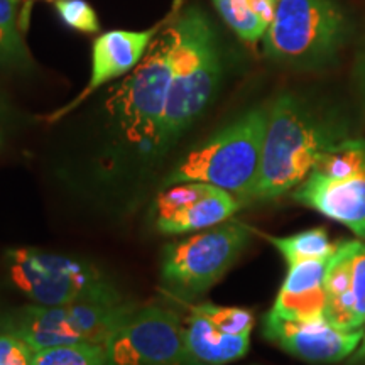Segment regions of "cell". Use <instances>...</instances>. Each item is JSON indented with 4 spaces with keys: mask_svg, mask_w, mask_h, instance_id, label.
Returning <instances> with one entry per match:
<instances>
[{
    "mask_svg": "<svg viewBox=\"0 0 365 365\" xmlns=\"http://www.w3.org/2000/svg\"><path fill=\"white\" fill-rule=\"evenodd\" d=\"M345 137L340 124L319 115L304 100L291 93L277 97L269 107L252 202H269L293 191L319 158Z\"/></svg>",
    "mask_w": 365,
    "mask_h": 365,
    "instance_id": "6da1fadb",
    "label": "cell"
},
{
    "mask_svg": "<svg viewBox=\"0 0 365 365\" xmlns=\"http://www.w3.org/2000/svg\"><path fill=\"white\" fill-rule=\"evenodd\" d=\"M173 76L163 122L164 153L203 115L222 81V59L215 29L203 9L186 7L173 17Z\"/></svg>",
    "mask_w": 365,
    "mask_h": 365,
    "instance_id": "7a4b0ae2",
    "label": "cell"
},
{
    "mask_svg": "<svg viewBox=\"0 0 365 365\" xmlns=\"http://www.w3.org/2000/svg\"><path fill=\"white\" fill-rule=\"evenodd\" d=\"M267 113L269 108H250L213 134L173 168L164 178V188L176 182L202 181L235 195L242 203L252 202L261 170Z\"/></svg>",
    "mask_w": 365,
    "mask_h": 365,
    "instance_id": "3957f363",
    "label": "cell"
},
{
    "mask_svg": "<svg viewBox=\"0 0 365 365\" xmlns=\"http://www.w3.org/2000/svg\"><path fill=\"white\" fill-rule=\"evenodd\" d=\"M113 286L59 307L27 304L7 312L4 331L21 336L34 352L56 345H105L130 309Z\"/></svg>",
    "mask_w": 365,
    "mask_h": 365,
    "instance_id": "277c9868",
    "label": "cell"
},
{
    "mask_svg": "<svg viewBox=\"0 0 365 365\" xmlns=\"http://www.w3.org/2000/svg\"><path fill=\"white\" fill-rule=\"evenodd\" d=\"M349 24L333 0H277L264 54L282 65H325L345 43Z\"/></svg>",
    "mask_w": 365,
    "mask_h": 365,
    "instance_id": "5b68a950",
    "label": "cell"
},
{
    "mask_svg": "<svg viewBox=\"0 0 365 365\" xmlns=\"http://www.w3.org/2000/svg\"><path fill=\"white\" fill-rule=\"evenodd\" d=\"M173 43L168 24L110 100L113 115L127 139L150 153H161L163 122L173 76Z\"/></svg>",
    "mask_w": 365,
    "mask_h": 365,
    "instance_id": "8992f818",
    "label": "cell"
},
{
    "mask_svg": "<svg viewBox=\"0 0 365 365\" xmlns=\"http://www.w3.org/2000/svg\"><path fill=\"white\" fill-rule=\"evenodd\" d=\"M291 196L365 239V140L333 144Z\"/></svg>",
    "mask_w": 365,
    "mask_h": 365,
    "instance_id": "52a82bcc",
    "label": "cell"
},
{
    "mask_svg": "<svg viewBox=\"0 0 365 365\" xmlns=\"http://www.w3.org/2000/svg\"><path fill=\"white\" fill-rule=\"evenodd\" d=\"M252 234L249 225L230 218L166 245L161 261L163 282L180 298H198L239 261Z\"/></svg>",
    "mask_w": 365,
    "mask_h": 365,
    "instance_id": "ba28073f",
    "label": "cell"
},
{
    "mask_svg": "<svg viewBox=\"0 0 365 365\" xmlns=\"http://www.w3.org/2000/svg\"><path fill=\"white\" fill-rule=\"evenodd\" d=\"M11 281L39 307H59L108 286L91 264L70 255L19 247L6 254Z\"/></svg>",
    "mask_w": 365,
    "mask_h": 365,
    "instance_id": "9c48e42d",
    "label": "cell"
},
{
    "mask_svg": "<svg viewBox=\"0 0 365 365\" xmlns=\"http://www.w3.org/2000/svg\"><path fill=\"white\" fill-rule=\"evenodd\" d=\"M107 365H191L185 323L170 309L132 308L105 341Z\"/></svg>",
    "mask_w": 365,
    "mask_h": 365,
    "instance_id": "30bf717a",
    "label": "cell"
},
{
    "mask_svg": "<svg viewBox=\"0 0 365 365\" xmlns=\"http://www.w3.org/2000/svg\"><path fill=\"white\" fill-rule=\"evenodd\" d=\"M242 205L235 195L210 182H176L158 195L154 222L164 235L191 234L230 220Z\"/></svg>",
    "mask_w": 365,
    "mask_h": 365,
    "instance_id": "8fae6325",
    "label": "cell"
},
{
    "mask_svg": "<svg viewBox=\"0 0 365 365\" xmlns=\"http://www.w3.org/2000/svg\"><path fill=\"white\" fill-rule=\"evenodd\" d=\"M262 335L304 362L336 364L357 350L364 330L344 331L328 323L327 318L289 319L269 312L262 319Z\"/></svg>",
    "mask_w": 365,
    "mask_h": 365,
    "instance_id": "7c38bea8",
    "label": "cell"
},
{
    "mask_svg": "<svg viewBox=\"0 0 365 365\" xmlns=\"http://www.w3.org/2000/svg\"><path fill=\"white\" fill-rule=\"evenodd\" d=\"M173 16H175V12H171L168 19L145 31L115 29L100 34L91 46V73L88 83L70 103L63 105L61 108L49 113L46 117V122L53 124V122L61 120L68 113L76 110L86 98H90L103 85L110 83V81L120 78V76L134 70L143 61L153 39L163 31L161 27L166 26L173 19Z\"/></svg>",
    "mask_w": 365,
    "mask_h": 365,
    "instance_id": "4fadbf2b",
    "label": "cell"
},
{
    "mask_svg": "<svg viewBox=\"0 0 365 365\" xmlns=\"http://www.w3.org/2000/svg\"><path fill=\"white\" fill-rule=\"evenodd\" d=\"M330 257L308 259L287 266L286 279L271 312L289 319L325 318V277Z\"/></svg>",
    "mask_w": 365,
    "mask_h": 365,
    "instance_id": "5bb4252c",
    "label": "cell"
},
{
    "mask_svg": "<svg viewBox=\"0 0 365 365\" xmlns=\"http://www.w3.org/2000/svg\"><path fill=\"white\" fill-rule=\"evenodd\" d=\"M185 346L191 365H227L249 352L250 333H225L191 309L185 322Z\"/></svg>",
    "mask_w": 365,
    "mask_h": 365,
    "instance_id": "9a60e30c",
    "label": "cell"
},
{
    "mask_svg": "<svg viewBox=\"0 0 365 365\" xmlns=\"http://www.w3.org/2000/svg\"><path fill=\"white\" fill-rule=\"evenodd\" d=\"M36 68L17 22V0H0V70L29 73Z\"/></svg>",
    "mask_w": 365,
    "mask_h": 365,
    "instance_id": "2e32d148",
    "label": "cell"
},
{
    "mask_svg": "<svg viewBox=\"0 0 365 365\" xmlns=\"http://www.w3.org/2000/svg\"><path fill=\"white\" fill-rule=\"evenodd\" d=\"M257 234L271 242L272 247L284 257L287 266L308 261V259L330 257L336 249V244H331L325 228H312V230L299 232L289 237H274L264 232H257Z\"/></svg>",
    "mask_w": 365,
    "mask_h": 365,
    "instance_id": "e0dca14e",
    "label": "cell"
},
{
    "mask_svg": "<svg viewBox=\"0 0 365 365\" xmlns=\"http://www.w3.org/2000/svg\"><path fill=\"white\" fill-rule=\"evenodd\" d=\"M218 14L242 41L255 44L264 38L267 24L250 11L249 0H213Z\"/></svg>",
    "mask_w": 365,
    "mask_h": 365,
    "instance_id": "ac0fdd59",
    "label": "cell"
},
{
    "mask_svg": "<svg viewBox=\"0 0 365 365\" xmlns=\"http://www.w3.org/2000/svg\"><path fill=\"white\" fill-rule=\"evenodd\" d=\"M33 365H107L105 345H56L34 352Z\"/></svg>",
    "mask_w": 365,
    "mask_h": 365,
    "instance_id": "d6986e66",
    "label": "cell"
},
{
    "mask_svg": "<svg viewBox=\"0 0 365 365\" xmlns=\"http://www.w3.org/2000/svg\"><path fill=\"white\" fill-rule=\"evenodd\" d=\"M191 309L202 313L218 330L232 333V335H244V333L252 331L254 328V314L249 309L217 307L212 303L191 304Z\"/></svg>",
    "mask_w": 365,
    "mask_h": 365,
    "instance_id": "ffe728a7",
    "label": "cell"
},
{
    "mask_svg": "<svg viewBox=\"0 0 365 365\" xmlns=\"http://www.w3.org/2000/svg\"><path fill=\"white\" fill-rule=\"evenodd\" d=\"M350 249V289L354 299L355 328H365V244L349 240Z\"/></svg>",
    "mask_w": 365,
    "mask_h": 365,
    "instance_id": "44dd1931",
    "label": "cell"
},
{
    "mask_svg": "<svg viewBox=\"0 0 365 365\" xmlns=\"http://www.w3.org/2000/svg\"><path fill=\"white\" fill-rule=\"evenodd\" d=\"M58 17L65 26L83 34L100 31V21L95 9L86 0H54Z\"/></svg>",
    "mask_w": 365,
    "mask_h": 365,
    "instance_id": "7402d4cb",
    "label": "cell"
},
{
    "mask_svg": "<svg viewBox=\"0 0 365 365\" xmlns=\"http://www.w3.org/2000/svg\"><path fill=\"white\" fill-rule=\"evenodd\" d=\"M34 350L21 336L0 331V365H33Z\"/></svg>",
    "mask_w": 365,
    "mask_h": 365,
    "instance_id": "603a6c76",
    "label": "cell"
},
{
    "mask_svg": "<svg viewBox=\"0 0 365 365\" xmlns=\"http://www.w3.org/2000/svg\"><path fill=\"white\" fill-rule=\"evenodd\" d=\"M276 2L277 0H249V7L269 27L276 12Z\"/></svg>",
    "mask_w": 365,
    "mask_h": 365,
    "instance_id": "cb8c5ba5",
    "label": "cell"
},
{
    "mask_svg": "<svg viewBox=\"0 0 365 365\" xmlns=\"http://www.w3.org/2000/svg\"><path fill=\"white\" fill-rule=\"evenodd\" d=\"M9 124H11V108H9L7 100L0 93V144L6 139Z\"/></svg>",
    "mask_w": 365,
    "mask_h": 365,
    "instance_id": "d4e9b609",
    "label": "cell"
},
{
    "mask_svg": "<svg viewBox=\"0 0 365 365\" xmlns=\"http://www.w3.org/2000/svg\"><path fill=\"white\" fill-rule=\"evenodd\" d=\"M346 365H365V328H364V336L357 350L346 359Z\"/></svg>",
    "mask_w": 365,
    "mask_h": 365,
    "instance_id": "484cf974",
    "label": "cell"
},
{
    "mask_svg": "<svg viewBox=\"0 0 365 365\" xmlns=\"http://www.w3.org/2000/svg\"><path fill=\"white\" fill-rule=\"evenodd\" d=\"M6 318H7V313H4L2 309H0V331H4V325H6Z\"/></svg>",
    "mask_w": 365,
    "mask_h": 365,
    "instance_id": "4316f807",
    "label": "cell"
},
{
    "mask_svg": "<svg viewBox=\"0 0 365 365\" xmlns=\"http://www.w3.org/2000/svg\"><path fill=\"white\" fill-rule=\"evenodd\" d=\"M44 2H53V0H44Z\"/></svg>",
    "mask_w": 365,
    "mask_h": 365,
    "instance_id": "83f0119b",
    "label": "cell"
}]
</instances>
